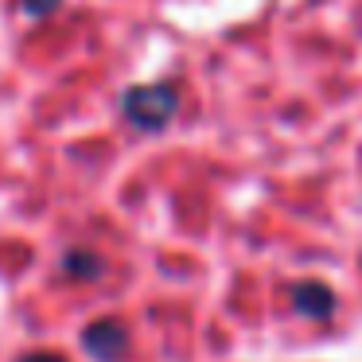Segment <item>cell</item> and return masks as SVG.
I'll list each match as a JSON object with an SVG mask.
<instances>
[{
	"mask_svg": "<svg viewBox=\"0 0 362 362\" xmlns=\"http://www.w3.org/2000/svg\"><path fill=\"white\" fill-rule=\"evenodd\" d=\"M86 351L94 354L98 362H117L121 354H125V346H129V331L121 327L117 320H102V323H94V327L86 331Z\"/></svg>",
	"mask_w": 362,
	"mask_h": 362,
	"instance_id": "cell-2",
	"label": "cell"
},
{
	"mask_svg": "<svg viewBox=\"0 0 362 362\" xmlns=\"http://www.w3.org/2000/svg\"><path fill=\"white\" fill-rule=\"evenodd\" d=\"M292 304H296V312L312 315V320H327V315L335 312V296H331V288L320 281H304L300 288H292Z\"/></svg>",
	"mask_w": 362,
	"mask_h": 362,
	"instance_id": "cell-3",
	"label": "cell"
},
{
	"mask_svg": "<svg viewBox=\"0 0 362 362\" xmlns=\"http://www.w3.org/2000/svg\"><path fill=\"white\" fill-rule=\"evenodd\" d=\"M20 362H63L59 354H28V358H20Z\"/></svg>",
	"mask_w": 362,
	"mask_h": 362,
	"instance_id": "cell-4",
	"label": "cell"
},
{
	"mask_svg": "<svg viewBox=\"0 0 362 362\" xmlns=\"http://www.w3.org/2000/svg\"><path fill=\"white\" fill-rule=\"evenodd\" d=\"M175 105H180V94L172 86H141L125 94V117L136 129L152 133V129H164L175 117Z\"/></svg>",
	"mask_w": 362,
	"mask_h": 362,
	"instance_id": "cell-1",
	"label": "cell"
}]
</instances>
